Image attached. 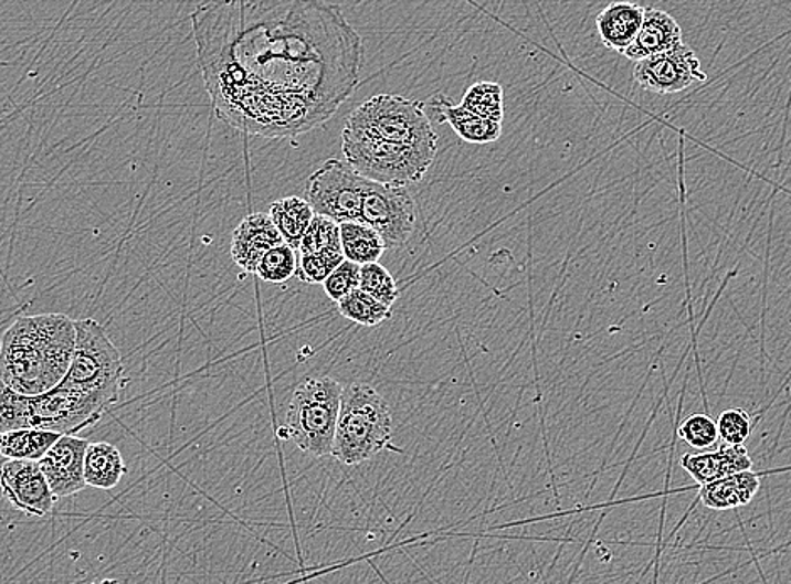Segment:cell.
<instances>
[{"mask_svg":"<svg viewBox=\"0 0 791 584\" xmlns=\"http://www.w3.org/2000/svg\"><path fill=\"white\" fill-rule=\"evenodd\" d=\"M191 19L215 115L243 134H307L359 85L362 38L326 0H202Z\"/></svg>","mask_w":791,"mask_h":584,"instance_id":"1","label":"cell"},{"mask_svg":"<svg viewBox=\"0 0 791 584\" xmlns=\"http://www.w3.org/2000/svg\"><path fill=\"white\" fill-rule=\"evenodd\" d=\"M75 320L64 314L22 316L0 340V380L28 396L63 381L75 351Z\"/></svg>","mask_w":791,"mask_h":584,"instance_id":"2","label":"cell"},{"mask_svg":"<svg viewBox=\"0 0 791 584\" xmlns=\"http://www.w3.org/2000/svg\"><path fill=\"white\" fill-rule=\"evenodd\" d=\"M391 407L368 384L344 387L333 457L344 465H359L375 458L391 442Z\"/></svg>","mask_w":791,"mask_h":584,"instance_id":"3","label":"cell"},{"mask_svg":"<svg viewBox=\"0 0 791 584\" xmlns=\"http://www.w3.org/2000/svg\"><path fill=\"white\" fill-rule=\"evenodd\" d=\"M75 351L60 384L114 406L125 387L120 351L96 320H75Z\"/></svg>","mask_w":791,"mask_h":584,"instance_id":"4","label":"cell"},{"mask_svg":"<svg viewBox=\"0 0 791 584\" xmlns=\"http://www.w3.org/2000/svg\"><path fill=\"white\" fill-rule=\"evenodd\" d=\"M342 135L369 137L408 146L439 147V135L426 105L400 95H376L347 118Z\"/></svg>","mask_w":791,"mask_h":584,"instance_id":"5","label":"cell"},{"mask_svg":"<svg viewBox=\"0 0 791 584\" xmlns=\"http://www.w3.org/2000/svg\"><path fill=\"white\" fill-rule=\"evenodd\" d=\"M342 391L333 378L302 381L286 411V438L314 457L333 454Z\"/></svg>","mask_w":791,"mask_h":584,"instance_id":"6","label":"cell"},{"mask_svg":"<svg viewBox=\"0 0 791 584\" xmlns=\"http://www.w3.org/2000/svg\"><path fill=\"white\" fill-rule=\"evenodd\" d=\"M346 162L357 174L382 184H416L426 176L439 147L408 146L342 135Z\"/></svg>","mask_w":791,"mask_h":584,"instance_id":"7","label":"cell"},{"mask_svg":"<svg viewBox=\"0 0 791 584\" xmlns=\"http://www.w3.org/2000/svg\"><path fill=\"white\" fill-rule=\"evenodd\" d=\"M369 179L357 174L347 162L329 159L307 179L305 194L315 214L337 223L361 221L362 198Z\"/></svg>","mask_w":791,"mask_h":584,"instance_id":"8","label":"cell"},{"mask_svg":"<svg viewBox=\"0 0 791 584\" xmlns=\"http://www.w3.org/2000/svg\"><path fill=\"white\" fill-rule=\"evenodd\" d=\"M362 223L381 234L386 249L401 248L416 227V204L407 185L382 184L369 179L362 198Z\"/></svg>","mask_w":791,"mask_h":584,"instance_id":"9","label":"cell"},{"mask_svg":"<svg viewBox=\"0 0 791 584\" xmlns=\"http://www.w3.org/2000/svg\"><path fill=\"white\" fill-rule=\"evenodd\" d=\"M108 407L102 401L57 384L43 394L29 396L31 428L48 429L60 435H78L96 425Z\"/></svg>","mask_w":791,"mask_h":584,"instance_id":"10","label":"cell"},{"mask_svg":"<svg viewBox=\"0 0 791 584\" xmlns=\"http://www.w3.org/2000/svg\"><path fill=\"white\" fill-rule=\"evenodd\" d=\"M633 78L640 88L657 95L684 92L697 83L707 82L699 57L687 44L636 61Z\"/></svg>","mask_w":791,"mask_h":584,"instance_id":"11","label":"cell"},{"mask_svg":"<svg viewBox=\"0 0 791 584\" xmlns=\"http://www.w3.org/2000/svg\"><path fill=\"white\" fill-rule=\"evenodd\" d=\"M0 492L14 509L31 518H44L54 509L57 497L51 490L40 461L8 460L0 467Z\"/></svg>","mask_w":791,"mask_h":584,"instance_id":"12","label":"cell"},{"mask_svg":"<svg viewBox=\"0 0 791 584\" xmlns=\"http://www.w3.org/2000/svg\"><path fill=\"white\" fill-rule=\"evenodd\" d=\"M88 439L61 435L40 460L51 490L57 499L75 496L85 489V454Z\"/></svg>","mask_w":791,"mask_h":584,"instance_id":"13","label":"cell"},{"mask_svg":"<svg viewBox=\"0 0 791 584\" xmlns=\"http://www.w3.org/2000/svg\"><path fill=\"white\" fill-rule=\"evenodd\" d=\"M285 243L270 214L255 213L244 217L231 237V258L243 272L256 273L263 256Z\"/></svg>","mask_w":791,"mask_h":584,"instance_id":"14","label":"cell"},{"mask_svg":"<svg viewBox=\"0 0 791 584\" xmlns=\"http://www.w3.org/2000/svg\"><path fill=\"white\" fill-rule=\"evenodd\" d=\"M426 105L439 124H449L460 139L465 140V142L491 144L500 139V121L488 120V118L481 117V115L472 114L471 110H466L462 105L455 107L442 93L431 96Z\"/></svg>","mask_w":791,"mask_h":584,"instance_id":"15","label":"cell"},{"mask_svg":"<svg viewBox=\"0 0 791 584\" xmlns=\"http://www.w3.org/2000/svg\"><path fill=\"white\" fill-rule=\"evenodd\" d=\"M681 465L697 486L713 482L717 478L728 477L742 470H751L752 460L745 445H728L706 454H686L681 457Z\"/></svg>","mask_w":791,"mask_h":584,"instance_id":"16","label":"cell"},{"mask_svg":"<svg viewBox=\"0 0 791 584\" xmlns=\"http://www.w3.org/2000/svg\"><path fill=\"white\" fill-rule=\"evenodd\" d=\"M678 44H682V29L677 21L661 9H645L642 28L635 41L623 51V56L632 61L645 60L674 50Z\"/></svg>","mask_w":791,"mask_h":584,"instance_id":"17","label":"cell"},{"mask_svg":"<svg viewBox=\"0 0 791 584\" xmlns=\"http://www.w3.org/2000/svg\"><path fill=\"white\" fill-rule=\"evenodd\" d=\"M643 18H645V9L642 6L629 2V0L613 2L598 14V34H600L604 46L623 54V51L635 41L636 34L642 28Z\"/></svg>","mask_w":791,"mask_h":584,"instance_id":"18","label":"cell"},{"mask_svg":"<svg viewBox=\"0 0 791 584\" xmlns=\"http://www.w3.org/2000/svg\"><path fill=\"white\" fill-rule=\"evenodd\" d=\"M760 486L761 477L758 471L742 470L704 484L697 489V499L714 510L738 509L739 506L751 502Z\"/></svg>","mask_w":791,"mask_h":584,"instance_id":"19","label":"cell"},{"mask_svg":"<svg viewBox=\"0 0 791 584\" xmlns=\"http://www.w3.org/2000/svg\"><path fill=\"white\" fill-rule=\"evenodd\" d=\"M127 475V465L120 450L112 443H88L85 454L86 486L98 490H112Z\"/></svg>","mask_w":791,"mask_h":584,"instance_id":"20","label":"cell"},{"mask_svg":"<svg viewBox=\"0 0 791 584\" xmlns=\"http://www.w3.org/2000/svg\"><path fill=\"white\" fill-rule=\"evenodd\" d=\"M268 214L285 243H288L294 249H298L300 246L302 237L315 216L308 201L298 198V195H288V198L273 202L270 205Z\"/></svg>","mask_w":791,"mask_h":584,"instance_id":"21","label":"cell"},{"mask_svg":"<svg viewBox=\"0 0 791 584\" xmlns=\"http://www.w3.org/2000/svg\"><path fill=\"white\" fill-rule=\"evenodd\" d=\"M60 436V433L40 428L0 433V455L8 460L40 461Z\"/></svg>","mask_w":791,"mask_h":584,"instance_id":"22","label":"cell"},{"mask_svg":"<svg viewBox=\"0 0 791 584\" xmlns=\"http://www.w3.org/2000/svg\"><path fill=\"white\" fill-rule=\"evenodd\" d=\"M340 243L344 258L359 265L379 262L386 249L381 234L362 221L340 223Z\"/></svg>","mask_w":791,"mask_h":584,"instance_id":"23","label":"cell"},{"mask_svg":"<svg viewBox=\"0 0 791 584\" xmlns=\"http://www.w3.org/2000/svg\"><path fill=\"white\" fill-rule=\"evenodd\" d=\"M337 305H339V312L342 314V317L359 323V326L376 327L391 317L389 305L382 304L359 287L340 298Z\"/></svg>","mask_w":791,"mask_h":584,"instance_id":"24","label":"cell"},{"mask_svg":"<svg viewBox=\"0 0 791 584\" xmlns=\"http://www.w3.org/2000/svg\"><path fill=\"white\" fill-rule=\"evenodd\" d=\"M462 107L488 120H504V89L498 83L481 82L463 95Z\"/></svg>","mask_w":791,"mask_h":584,"instance_id":"25","label":"cell"},{"mask_svg":"<svg viewBox=\"0 0 791 584\" xmlns=\"http://www.w3.org/2000/svg\"><path fill=\"white\" fill-rule=\"evenodd\" d=\"M342 252V243H340V223L334 221L333 217L320 216L315 214L310 226L305 231L302 237L298 253H327Z\"/></svg>","mask_w":791,"mask_h":584,"instance_id":"26","label":"cell"},{"mask_svg":"<svg viewBox=\"0 0 791 584\" xmlns=\"http://www.w3.org/2000/svg\"><path fill=\"white\" fill-rule=\"evenodd\" d=\"M295 252L297 249L292 248L288 243L275 246L263 256L256 275L270 284H285L297 275L298 258Z\"/></svg>","mask_w":791,"mask_h":584,"instance_id":"27","label":"cell"},{"mask_svg":"<svg viewBox=\"0 0 791 584\" xmlns=\"http://www.w3.org/2000/svg\"><path fill=\"white\" fill-rule=\"evenodd\" d=\"M19 428H31L29 396L18 393L0 380V433Z\"/></svg>","mask_w":791,"mask_h":584,"instance_id":"28","label":"cell"},{"mask_svg":"<svg viewBox=\"0 0 791 584\" xmlns=\"http://www.w3.org/2000/svg\"><path fill=\"white\" fill-rule=\"evenodd\" d=\"M359 288L368 291L369 295L378 298L382 304L389 305V307H392V304L400 297V290H398V285H396L391 273L378 262L361 265Z\"/></svg>","mask_w":791,"mask_h":584,"instance_id":"29","label":"cell"},{"mask_svg":"<svg viewBox=\"0 0 791 584\" xmlns=\"http://www.w3.org/2000/svg\"><path fill=\"white\" fill-rule=\"evenodd\" d=\"M300 255V253H298ZM344 253H304L298 256L297 277L298 280L308 285L324 284L330 273L344 262Z\"/></svg>","mask_w":791,"mask_h":584,"instance_id":"30","label":"cell"},{"mask_svg":"<svg viewBox=\"0 0 791 584\" xmlns=\"http://www.w3.org/2000/svg\"><path fill=\"white\" fill-rule=\"evenodd\" d=\"M677 436L696 450H707L719 439L717 422L707 413H696L677 426Z\"/></svg>","mask_w":791,"mask_h":584,"instance_id":"31","label":"cell"},{"mask_svg":"<svg viewBox=\"0 0 791 584\" xmlns=\"http://www.w3.org/2000/svg\"><path fill=\"white\" fill-rule=\"evenodd\" d=\"M717 429H719V438L728 445H745L746 439L751 436L755 429V422L751 420L748 411L741 407H731V410L723 411L719 418L716 420Z\"/></svg>","mask_w":791,"mask_h":584,"instance_id":"32","label":"cell"},{"mask_svg":"<svg viewBox=\"0 0 791 584\" xmlns=\"http://www.w3.org/2000/svg\"><path fill=\"white\" fill-rule=\"evenodd\" d=\"M359 282H361V265L350 262V259H344L321 285H324L327 297L339 301L340 298L356 290L359 287Z\"/></svg>","mask_w":791,"mask_h":584,"instance_id":"33","label":"cell"}]
</instances>
